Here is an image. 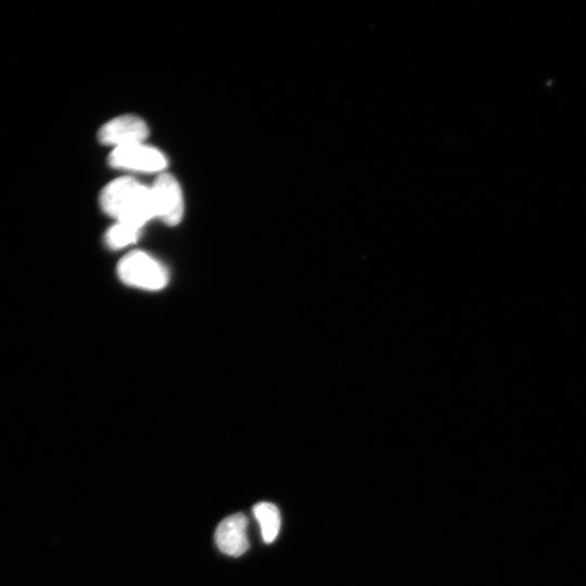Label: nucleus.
<instances>
[{
  "instance_id": "7",
  "label": "nucleus",
  "mask_w": 586,
  "mask_h": 586,
  "mask_svg": "<svg viewBox=\"0 0 586 586\" xmlns=\"http://www.w3.org/2000/svg\"><path fill=\"white\" fill-rule=\"evenodd\" d=\"M253 513L260 526L265 543H272L280 531L281 518L276 505L267 501L258 502L253 507Z\"/></svg>"
},
{
  "instance_id": "5",
  "label": "nucleus",
  "mask_w": 586,
  "mask_h": 586,
  "mask_svg": "<svg viewBox=\"0 0 586 586\" xmlns=\"http://www.w3.org/2000/svg\"><path fill=\"white\" fill-rule=\"evenodd\" d=\"M149 135L145 123L133 115L115 117L104 124L99 130V140L102 143L125 146L143 142Z\"/></svg>"
},
{
  "instance_id": "4",
  "label": "nucleus",
  "mask_w": 586,
  "mask_h": 586,
  "mask_svg": "<svg viewBox=\"0 0 586 586\" xmlns=\"http://www.w3.org/2000/svg\"><path fill=\"white\" fill-rule=\"evenodd\" d=\"M110 163L117 168L145 173L161 171L167 165L161 151L143 142L114 148L110 154Z\"/></svg>"
},
{
  "instance_id": "8",
  "label": "nucleus",
  "mask_w": 586,
  "mask_h": 586,
  "mask_svg": "<svg viewBox=\"0 0 586 586\" xmlns=\"http://www.w3.org/2000/svg\"><path fill=\"white\" fill-rule=\"evenodd\" d=\"M141 228L132 225L116 222L105 234L106 244L114 250L123 249L135 243L140 235Z\"/></svg>"
},
{
  "instance_id": "3",
  "label": "nucleus",
  "mask_w": 586,
  "mask_h": 586,
  "mask_svg": "<svg viewBox=\"0 0 586 586\" xmlns=\"http://www.w3.org/2000/svg\"><path fill=\"white\" fill-rule=\"evenodd\" d=\"M155 217L169 226L177 225L183 215L180 186L170 174H161L150 187Z\"/></svg>"
},
{
  "instance_id": "6",
  "label": "nucleus",
  "mask_w": 586,
  "mask_h": 586,
  "mask_svg": "<svg viewBox=\"0 0 586 586\" xmlns=\"http://www.w3.org/2000/svg\"><path fill=\"white\" fill-rule=\"evenodd\" d=\"M246 527L247 519L243 513L225 518L215 531V542L219 550L232 557L243 555L249 549Z\"/></svg>"
},
{
  "instance_id": "2",
  "label": "nucleus",
  "mask_w": 586,
  "mask_h": 586,
  "mask_svg": "<svg viewBox=\"0 0 586 586\" xmlns=\"http://www.w3.org/2000/svg\"><path fill=\"white\" fill-rule=\"evenodd\" d=\"M117 275L125 284L145 291L163 289L169 278L161 262L141 251L125 255L117 265Z\"/></svg>"
},
{
  "instance_id": "1",
  "label": "nucleus",
  "mask_w": 586,
  "mask_h": 586,
  "mask_svg": "<svg viewBox=\"0 0 586 586\" xmlns=\"http://www.w3.org/2000/svg\"><path fill=\"white\" fill-rule=\"evenodd\" d=\"M102 209L116 219L142 228L155 218L151 191L139 181L122 177L111 181L101 192Z\"/></svg>"
}]
</instances>
